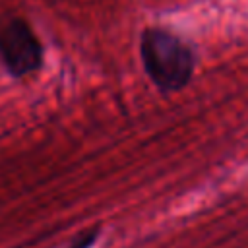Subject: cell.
Instances as JSON below:
<instances>
[{"mask_svg": "<svg viewBox=\"0 0 248 248\" xmlns=\"http://www.w3.org/2000/svg\"><path fill=\"white\" fill-rule=\"evenodd\" d=\"M140 54L143 70L161 91H178L192 79L194 48L172 31L147 27L140 39Z\"/></svg>", "mask_w": 248, "mask_h": 248, "instance_id": "cell-1", "label": "cell"}, {"mask_svg": "<svg viewBox=\"0 0 248 248\" xmlns=\"http://www.w3.org/2000/svg\"><path fill=\"white\" fill-rule=\"evenodd\" d=\"M0 58L12 76H27L41 66L43 46L27 21L19 17L0 21Z\"/></svg>", "mask_w": 248, "mask_h": 248, "instance_id": "cell-2", "label": "cell"}]
</instances>
